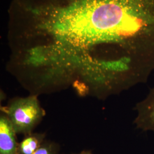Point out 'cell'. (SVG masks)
I'll use <instances>...</instances> for the list:
<instances>
[{"label": "cell", "mask_w": 154, "mask_h": 154, "mask_svg": "<svg viewBox=\"0 0 154 154\" xmlns=\"http://www.w3.org/2000/svg\"><path fill=\"white\" fill-rule=\"evenodd\" d=\"M1 111L9 118L16 134L24 135L33 132L45 115L35 95L14 98Z\"/></svg>", "instance_id": "obj_1"}, {"label": "cell", "mask_w": 154, "mask_h": 154, "mask_svg": "<svg viewBox=\"0 0 154 154\" xmlns=\"http://www.w3.org/2000/svg\"><path fill=\"white\" fill-rule=\"evenodd\" d=\"M137 116L134 124L137 128L143 131L154 132V88L148 95L135 107Z\"/></svg>", "instance_id": "obj_2"}, {"label": "cell", "mask_w": 154, "mask_h": 154, "mask_svg": "<svg viewBox=\"0 0 154 154\" xmlns=\"http://www.w3.org/2000/svg\"><path fill=\"white\" fill-rule=\"evenodd\" d=\"M16 133L5 114L0 116V154H17Z\"/></svg>", "instance_id": "obj_3"}, {"label": "cell", "mask_w": 154, "mask_h": 154, "mask_svg": "<svg viewBox=\"0 0 154 154\" xmlns=\"http://www.w3.org/2000/svg\"><path fill=\"white\" fill-rule=\"evenodd\" d=\"M45 134L32 132L25 135L18 144L17 154H34L45 140Z\"/></svg>", "instance_id": "obj_4"}, {"label": "cell", "mask_w": 154, "mask_h": 154, "mask_svg": "<svg viewBox=\"0 0 154 154\" xmlns=\"http://www.w3.org/2000/svg\"><path fill=\"white\" fill-rule=\"evenodd\" d=\"M60 149L58 143L45 140L34 154H59Z\"/></svg>", "instance_id": "obj_5"}, {"label": "cell", "mask_w": 154, "mask_h": 154, "mask_svg": "<svg viewBox=\"0 0 154 154\" xmlns=\"http://www.w3.org/2000/svg\"><path fill=\"white\" fill-rule=\"evenodd\" d=\"M93 154L91 151H89V150H84L81 151V152L78 153V154Z\"/></svg>", "instance_id": "obj_6"}]
</instances>
